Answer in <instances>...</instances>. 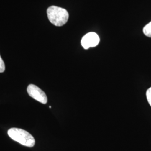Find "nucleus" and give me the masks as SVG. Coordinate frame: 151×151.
Listing matches in <instances>:
<instances>
[{"label": "nucleus", "instance_id": "f257e3e1", "mask_svg": "<svg viewBox=\"0 0 151 151\" xmlns=\"http://www.w3.org/2000/svg\"><path fill=\"white\" fill-rule=\"evenodd\" d=\"M47 15L50 22L57 27H62L67 23L69 14L65 9L55 6H50L47 9Z\"/></svg>", "mask_w": 151, "mask_h": 151}, {"label": "nucleus", "instance_id": "f03ea898", "mask_svg": "<svg viewBox=\"0 0 151 151\" xmlns=\"http://www.w3.org/2000/svg\"><path fill=\"white\" fill-rule=\"evenodd\" d=\"M7 133L12 140L16 141L23 146L32 147L35 145V140L34 138L26 130L12 128L8 130Z\"/></svg>", "mask_w": 151, "mask_h": 151}, {"label": "nucleus", "instance_id": "7ed1b4c3", "mask_svg": "<svg viewBox=\"0 0 151 151\" xmlns=\"http://www.w3.org/2000/svg\"><path fill=\"white\" fill-rule=\"evenodd\" d=\"M29 95L35 100L43 104H45L48 101V98L45 93L37 86L30 84L27 88Z\"/></svg>", "mask_w": 151, "mask_h": 151}, {"label": "nucleus", "instance_id": "20e7f679", "mask_svg": "<svg viewBox=\"0 0 151 151\" xmlns=\"http://www.w3.org/2000/svg\"><path fill=\"white\" fill-rule=\"evenodd\" d=\"M100 42V38L96 32H90L86 34L81 39V43L85 49L95 47Z\"/></svg>", "mask_w": 151, "mask_h": 151}, {"label": "nucleus", "instance_id": "39448f33", "mask_svg": "<svg viewBox=\"0 0 151 151\" xmlns=\"http://www.w3.org/2000/svg\"><path fill=\"white\" fill-rule=\"evenodd\" d=\"M143 32L146 36L151 38V22L144 27Z\"/></svg>", "mask_w": 151, "mask_h": 151}, {"label": "nucleus", "instance_id": "423d86ee", "mask_svg": "<svg viewBox=\"0 0 151 151\" xmlns=\"http://www.w3.org/2000/svg\"><path fill=\"white\" fill-rule=\"evenodd\" d=\"M5 70V65L0 55V73H3Z\"/></svg>", "mask_w": 151, "mask_h": 151}, {"label": "nucleus", "instance_id": "0eeeda50", "mask_svg": "<svg viewBox=\"0 0 151 151\" xmlns=\"http://www.w3.org/2000/svg\"><path fill=\"white\" fill-rule=\"evenodd\" d=\"M146 96L147 101L151 106V87L148 89L146 92Z\"/></svg>", "mask_w": 151, "mask_h": 151}]
</instances>
